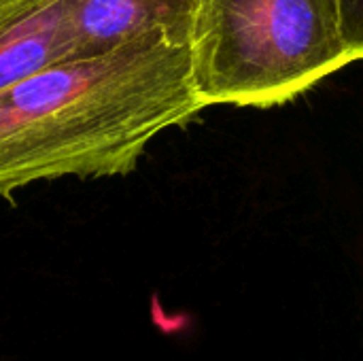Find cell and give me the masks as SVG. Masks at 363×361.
<instances>
[{
    "mask_svg": "<svg viewBox=\"0 0 363 361\" xmlns=\"http://www.w3.org/2000/svg\"><path fill=\"white\" fill-rule=\"evenodd\" d=\"M202 109L191 43L166 32L49 64L0 89V196L49 179L128 174L157 134Z\"/></svg>",
    "mask_w": 363,
    "mask_h": 361,
    "instance_id": "cell-1",
    "label": "cell"
},
{
    "mask_svg": "<svg viewBox=\"0 0 363 361\" xmlns=\"http://www.w3.org/2000/svg\"><path fill=\"white\" fill-rule=\"evenodd\" d=\"M353 62L338 0H200L191 68L200 102L270 109Z\"/></svg>",
    "mask_w": 363,
    "mask_h": 361,
    "instance_id": "cell-2",
    "label": "cell"
},
{
    "mask_svg": "<svg viewBox=\"0 0 363 361\" xmlns=\"http://www.w3.org/2000/svg\"><path fill=\"white\" fill-rule=\"evenodd\" d=\"M200 0H68L70 60H87L155 32L191 43Z\"/></svg>",
    "mask_w": 363,
    "mask_h": 361,
    "instance_id": "cell-3",
    "label": "cell"
},
{
    "mask_svg": "<svg viewBox=\"0 0 363 361\" xmlns=\"http://www.w3.org/2000/svg\"><path fill=\"white\" fill-rule=\"evenodd\" d=\"M68 0H0V89L70 60Z\"/></svg>",
    "mask_w": 363,
    "mask_h": 361,
    "instance_id": "cell-4",
    "label": "cell"
},
{
    "mask_svg": "<svg viewBox=\"0 0 363 361\" xmlns=\"http://www.w3.org/2000/svg\"><path fill=\"white\" fill-rule=\"evenodd\" d=\"M345 43L355 60H363V0H338Z\"/></svg>",
    "mask_w": 363,
    "mask_h": 361,
    "instance_id": "cell-5",
    "label": "cell"
}]
</instances>
